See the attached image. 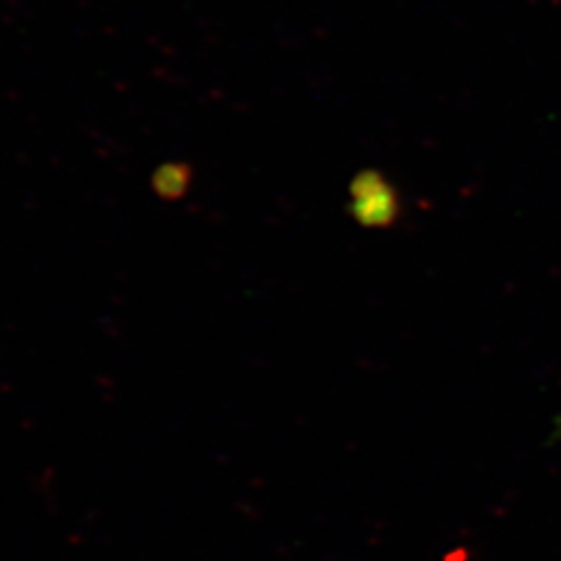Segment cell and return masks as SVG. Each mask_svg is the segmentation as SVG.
I'll use <instances>...</instances> for the list:
<instances>
[{
	"mask_svg": "<svg viewBox=\"0 0 561 561\" xmlns=\"http://www.w3.org/2000/svg\"><path fill=\"white\" fill-rule=\"evenodd\" d=\"M347 213L362 227H393L401 217L400 194L381 171L366 169L350 183Z\"/></svg>",
	"mask_w": 561,
	"mask_h": 561,
	"instance_id": "1",
	"label": "cell"
},
{
	"mask_svg": "<svg viewBox=\"0 0 561 561\" xmlns=\"http://www.w3.org/2000/svg\"><path fill=\"white\" fill-rule=\"evenodd\" d=\"M192 178L194 171L187 162H164L154 169L150 185L161 201L175 202L187 194Z\"/></svg>",
	"mask_w": 561,
	"mask_h": 561,
	"instance_id": "2",
	"label": "cell"
}]
</instances>
